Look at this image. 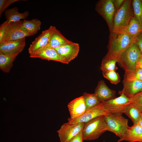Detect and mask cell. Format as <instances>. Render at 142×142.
<instances>
[{
    "label": "cell",
    "mask_w": 142,
    "mask_h": 142,
    "mask_svg": "<svg viewBox=\"0 0 142 142\" xmlns=\"http://www.w3.org/2000/svg\"><path fill=\"white\" fill-rule=\"evenodd\" d=\"M134 40V38L124 32H110L108 52L102 61L117 59Z\"/></svg>",
    "instance_id": "obj_1"
},
{
    "label": "cell",
    "mask_w": 142,
    "mask_h": 142,
    "mask_svg": "<svg viewBox=\"0 0 142 142\" xmlns=\"http://www.w3.org/2000/svg\"><path fill=\"white\" fill-rule=\"evenodd\" d=\"M134 16L132 0H125L120 8L115 12L111 32L123 31Z\"/></svg>",
    "instance_id": "obj_2"
},
{
    "label": "cell",
    "mask_w": 142,
    "mask_h": 142,
    "mask_svg": "<svg viewBox=\"0 0 142 142\" xmlns=\"http://www.w3.org/2000/svg\"><path fill=\"white\" fill-rule=\"evenodd\" d=\"M104 116L98 117L85 123L82 131L83 140L97 139L107 131V126Z\"/></svg>",
    "instance_id": "obj_3"
},
{
    "label": "cell",
    "mask_w": 142,
    "mask_h": 142,
    "mask_svg": "<svg viewBox=\"0 0 142 142\" xmlns=\"http://www.w3.org/2000/svg\"><path fill=\"white\" fill-rule=\"evenodd\" d=\"M142 54L134 40L118 56L117 63L125 71L134 70L136 63Z\"/></svg>",
    "instance_id": "obj_4"
},
{
    "label": "cell",
    "mask_w": 142,
    "mask_h": 142,
    "mask_svg": "<svg viewBox=\"0 0 142 142\" xmlns=\"http://www.w3.org/2000/svg\"><path fill=\"white\" fill-rule=\"evenodd\" d=\"M104 116L107 131L114 133L119 139L125 135L129 126L128 120L123 116L122 114L110 113Z\"/></svg>",
    "instance_id": "obj_5"
},
{
    "label": "cell",
    "mask_w": 142,
    "mask_h": 142,
    "mask_svg": "<svg viewBox=\"0 0 142 142\" xmlns=\"http://www.w3.org/2000/svg\"><path fill=\"white\" fill-rule=\"evenodd\" d=\"M95 9L104 19L110 32L112 30L115 10L113 0H100L97 3Z\"/></svg>",
    "instance_id": "obj_6"
},
{
    "label": "cell",
    "mask_w": 142,
    "mask_h": 142,
    "mask_svg": "<svg viewBox=\"0 0 142 142\" xmlns=\"http://www.w3.org/2000/svg\"><path fill=\"white\" fill-rule=\"evenodd\" d=\"M110 113L104 108L102 102H100L96 106L87 110L81 116L77 118L68 119L67 123L72 124L80 123H85L101 116H105Z\"/></svg>",
    "instance_id": "obj_7"
},
{
    "label": "cell",
    "mask_w": 142,
    "mask_h": 142,
    "mask_svg": "<svg viewBox=\"0 0 142 142\" xmlns=\"http://www.w3.org/2000/svg\"><path fill=\"white\" fill-rule=\"evenodd\" d=\"M22 22L20 21L9 23L5 34L0 44L34 35L26 32L21 29V25Z\"/></svg>",
    "instance_id": "obj_8"
},
{
    "label": "cell",
    "mask_w": 142,
    "mask_h": 142,
    "mask_svg": "<svg viewBox=\"0 0 142 142\" xmlns=\"http://www.w3.org/2000/svg\"><path fill=\"white\" fill-rule=\"evenodd\" d=\"M129 100L121 94L118 97L102 102L105 108L110 113L123 114L130 104Z\"/></svg>",
    "instance_id": "obj_9"
},
{
    "label": "cell",
    "mask_w": 142,
    "mask_h": 142,
    "mask_svg": "<svg viewBox=\"0 0 142 142\" xmlns=\"http://www.w3.org/2000/svg\"><path fill=\"white\" fill-rule=\"evenodd\" d=\"M53 26L42 32L30 45L28 49L30 55L36 53L47 48L48 45Z\"/></svg>",
    "instance_id": "obj_10"
},
{
    "label": "cell",
    "mask_w": 142,
    "mask_h": 142,
    "mask_svg": "<svg viewBox=\"0 0 142 142\" xmlns=\"http://www.w3.org/2000/svg\"><path fill=\"white\" fill-rule=\"evenodd\" d=\"M84 123L72 124H64L57 132L60 142H68L71 139L82 131Z\"/></svg>",
    "instance_id": "obj_11"
},
{
    "label": "cell",
    "mask_w": 142,
    "mask_h": 142,
    "mask_svg": "<svg viewBox=\"0 0 142 142\" xmlns=\"http://www.w3.org/2000/svg\"><path fill=\"white\" fill-rule=\"evenodd\" d=\"M79 48V45L78 43L70 41L55 49L64 59L68 64L77 56Z\"/></svg>",
    "instance_id": "obj_12"
},
{
    "label": "cell",
    "mask_w": 142,
    "mask_h": 142,
    "mask_svg": "<svg viewBox=\"0 0 142 142\" xmlns=\"http://www.w3.org/2000/svg\"><path fill=\"white\" fill-rule=\"evenodd\" d=\"M25 38V37L0 44V53L19 54L22 51L26 45Z\"/></svg>",
    "instance_id": "obj_13"
},
{
    "label": "cell",
    "mask_w": 142,
    "mask_h": 142,
    "mask_svg": "<svg viewBox=\"0 0 142 142\" xmlns=\"http://www.w3.org/2000/svg\"><path fill=\"white\" fill-rule=\"evenodd\" d=\"M32 58H38L48 60H51L68 64L64 59L54 49L47 47L33 54L30 55Z\"/></svg>",
    "instance_id": "obj_14"
},
{
    "label": "cell",
    "mask_w": 142,
    "mask_h": 142,
    "mask_svg": "<svg viewBox=\"0 0 142 142\" xmlns=\"http://www.w3.org/2000/svg\"><path fill=\"white\" fill-rule=\"evenodd\" d=\"M123 88L119 93V95L123 94L129 99L142 91V81L123 80Z\"/></svg>",
    "instance_id": "obj_15"
},
{
    "label": "cell",
    "mask_w": 142,
    "mask_h": 142,
    "mask_svg": "<svg viewBox=\"0 0 142 142\" xmlns=\"http://www.w3.org/2000/svg\"><path fill=\"white\" fill-rule=\"evenodd\" d=\"M99 100L103 102L115 98L116 91L110 89L104 80L98 82L94 93Z\"/></svg>",
    "instance_id": "obj_16"
},
{
    "label": "cell",
    "mask_w": 142,
    "mask_h": 142,
    "mask_svg": "<svg viewBox=\"0 0 142 142\" xmlns=\"http://www.w3.org/2000/svg\"><path fill=\"white\" fill-rule=\"evenodd\" d=\"M68 108L70 118L74 119L82 115L86 111V108L83 96L77 98L70 102Z\"/></svg>",
    "instance_id": "obj_17"
},
{
    "label": "cell",
    "mask_w": 142,
    "mask_h": 142,
    "mask_svg": "<svg viewBox=\"0 0 142 142\" xmlns=\"http://www.w3.org/2000/svg\"><path fill=\"white\" fill-rule=\"evenodd\" d=\"M70 41L64 36L55 27L53 26L49 43L47 47L55 49Z\"/></svg>",
    "instance_id": "obj_18"
},
{
    "label": "cell",
    "mask_w": 142,
    "mask_h": 142,
    "mask_svg": "<svg viewBox=\"0 0 142 142\" xmlns=\"http://www.w3.org/2000/svg\"><path fill=\"white\" fill-rule=\"evenodd\" d=\"M29 14V12L27 11L22 13H19L16 7L6 9L4 12L5 17L9 23L18 22L21 19H24L28 16Z\"/></svg>",
    "instance_id": "obj_19"
},
{
    "label": "cell",
    "mask_w": 142,
    "mask_h": 142,
    "mask_svg": "<svg viewBox=\"0 0 142 142\" xmlns=\"http://www.w3.org/2000/svg\"><path fill=\"white\" fill-rule=\"evenodd\" d=\"M18 53L4 54L0 53V69L3 72H9L13 63Z\"/></svg>",
    "instance_id": "obj_20"
},
{
    "label": "cell",
    "mask_w": 142,
    "mask_h": 142,
    "mask_svg": "<svg viewBox=\"0 0 142 142\" xmlns=\"http://www.w3.org/2000/svg\"><path fill=\"white\" fill-rule=\"evenodd\" d=\"M135 38L142 33V26L134 16L126 28L123 32Z\"/></svg>",
    "instance_id": "obj_21"
},
{
    "label": "cell",
    "mask_w": 142,
    "mask_h": 142,
    "mask_svg": "<svg viewBox=\"0 0 142 142\" xmlns=\"http://www.w3.org/2000/svg\"><path fill=\"white\" fill-rule=\"evenodd\" d=\"M41 24L40 21L37 19L30 20L24 19L21 24V28L24 31L34 35L40 29Z\"/></svg>",
    "instance_id": "obj_22"
},
{
    "label": "cell",
    "mask_w": 142,
    "mask_h": 142,
    "mask_svg": "<svg viewBox=\"0 0 142 142\" xmlns=\"http://www.w3.org/2000/svg\"><path fill=\"white\" fill-rule=\"evenodd\" d=\"M124 113L131 120L133 124L138 123L141 115L140 111L132 103L128 105Z\"/></svg>",
    "instance_id": "obj_23"
},
{
    "label": "cell",
    "mask_w": 142,
    "mask_h": 142,
    "mask_svg": "<svg viewBox=\"0 0 142 142\" xmlns=\"http://www.w3.org/2000/svg\"><path fill=\"white\" fill-rule=\"evenodd\" d=\"M82 96L86 105V110L93 108L101 102L94 93L85 92Z\"/></svg>",
    "instance_id": "obj_24"
},
{
    "label": "cell",
    "mask_w": 142,
    "mask_h": 142,
    "mask_svg": "<svg viewBox=\"0 0 142 142\" xmlns=\"http://www.w3.org/2000/svg\"><path fill=\"white\" fill-rule=\"evenodd\" d=\"M123 80L142 81V69H135L134 70L125 71Z\"/></svg>",
    "instance_id": "obj_25"
},
{
    "label": "cell",
    "mask_w": 142,
    "mask_h": 142,
    "mask_svg": "<svg viewBox=\"0 0 142 142\" xmlns=\"http://www.w3.org/2000/svg\"><path fill=\"white\" fill-rule=\"evenodd\" d=\"M117 62V59H111L105 61L102 60L100 69L102 72L112 70L116 71L118 69L116 66V63Z\"/></svg>",
    "instance_id": "obj_26"
},
{
    "label": "cell",
    "mask_w": 142,
    "mask_h": 142,
    "mask_svg": "<svg viewBox=\"0 0 142 142\" xmlns=\"http://www.w3.org/2000/svg\"><path fill=\"white\" fill-rule=\"evenodd\" d=\"M134 16L142 26V0H133Z\"/></svg>",
    "instance_id": "obj_27"
},
{
    "label": "cell",
    "mask_w": 142,
    "mask_h": 142,
    "mask_svg": "<svg viewBox=\"0 0 142 142\" xmlns=\"http://www.w3.org/2000/svg\"><path fill=\"white\" fill-rule=\"evenodd\" d=\"M102 73L104 77L113 84H116L120 81V76L116 71L112 70L102 72Z\"/></svg>",
    "instance_id": "obj_28"
},
{
    "label": "cell",
    "mask_w": 142,
    "mask_h": 142,
    "mask_svg": "<svg viewBox=\"0 0 142 142\" xmlns=\"http://www.w3.org/2000/svg\"><path fill=\"white\" fill-rule=\"evenodd\" d=\"M129 103L134 104L141 112L142 110V91L130 98Z\"/></svg>",
    "instance_id": "obj_29"
},
{
    "label": "cell",
    "mask_w": 142,
    "mask_h": 142,
    "mask_svg": "<svg viewBox=\"0 0 142 142\" xmlns=\"http://www.w3.org/2000/svg\"><path fill=\"white\" fill-rule=\"evenodd\" d=\"M142 133V128L139 124L138 123L133 124L132 126L129 127L125 136L136 135Z\"/></svg>",
    "instance_id": "obj_30"
},
{
    "label": "cell",
    "mask_w": 142,
    "mask_h": 142,
    "mask_svg": "<svg viewBox=\"0 0 142 142\" xmlns=\"http://www.w3.org/2000/svg\"><path fill=\"white\" fill-rule=\"evenodd\" d=\"M120 141L128 142H142V133L136 135L126 136L121 139Z\"/></svg>",
    "instance_id": "obj_31"
},
{
    "label": "cell",
    "mask_w": 142,
    "mask_h": 142,
    "mask_svg": "<svg viewBox=\"0 0 142 142\" xmlns=\"http://www.w3.org/2000/svg\"><path fill=\"white\" fill-rule=\"evenodd\" d=\"M19 0H0V16L10 5Z\"/></svg>",
    "instance_id": "obj_32"
},
{
    "label": "cell",
    "mask_w": 142,
    "mask_h": 142,
    "mask_svg": "<svg viewBox=\"0 0 142 142\" xmlns=\"http://www.w3.org/2000/svg\"><path fill=\"white\" fill-rule=\"evenodd\" d=\"M9 23L7 20H6L0 26V42L3 39L7 31Z\"/></svg>",
    "instance_id": "obj_33"
},
{
    "label": "cell",
    "mask_w": 142,
    "mask_h": 142,
    "mask_svg": "<svg viewBox=\"0 0 142 142\" xmlns=\"http://www.w3.org/2000/svg\"><path fill=\"white\" fill-rule=\"evenodd\" d=\"M82 131L71 139L68 142H83Z\"/></svg>",
    "instance_id": "obj_34"
},
{
    "label": "cell",
    "mask_w": 142,
    "mask_h": 142,
    "mask_svg": "<svg viewBox=\"0 0 142 142\" xmlns=\"http://www.w3.org/2000/svg\"><path fill=\"white\" fill-rule=\"evenodd\" d=\"M135 41L142 54V33L135 38Z\"/></svg>",
    "instance_id": "obj_35"
},
{
    "label": "cell",
    "mask_w": 142,
    "mask_h": 142,
    "mask_svg": "<svg viewBox=\"0 0 142 142\" xmlns=\"http://www.w3.org/2000/svg\"><path fill=\"white\" fill-rule=\"evenodd\" d=\"M125 0H113L115 6V12L120 7Z\"/></svg>",
    "instance_id": "obj_36"
},
{
    "label": "cell",
    "mask_w": 142,
    "mask_h": 142,
    "mask_svg": "<svg viewBox=\"0 0 142 142\" xmlns=\"http://www.w3.org/2000/svg\"><path fill=\"white\" fill-rule=\"evenodd\" d=\"M135 69H142V54L136 63Z\"/></svg>",
    "instance_id": "obj_37"
},
{
    "label": "cell",
    "mask_w": 142,
    "mask_h": 142,
    "mask_svg": "<svg viewBox=\"0 0 142 142\" xmlns=\"http://www.w3.org/2000/svg\"><path fill=\"white\" fill-rule=\"evenodd\" d=\"M138 124L142 128V115H141L140 119Z\"/></svg>",
    "instance_id": "obj_38"
},
{
    "label": "cell",
    "mask_w": 142,
    "mask_h": 142,
    "mask_svg": "<svg viewBox=\"0 0 142 142\" xmlns=\"http://www.w3.org/2000/svg\"><path fill=\"white\" fill-rule=\"evenodd\" d=\"M141 115H142V110L141 112Z\"/></svg>",
    "instance_id": "obj_39"
}]
</instances>
